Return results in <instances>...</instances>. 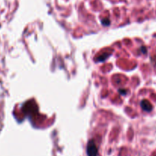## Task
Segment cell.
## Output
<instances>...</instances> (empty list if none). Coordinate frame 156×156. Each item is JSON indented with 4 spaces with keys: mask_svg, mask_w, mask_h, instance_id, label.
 Returning <instances> with one entry per match:
<instances>
[{
    "mask_svg": "<svg viewBox=\"0 0 156 156\" xmlns=\"http://www.w3.org/2000/svg\"><path fill=\"white\" fill-rule=\"evenodd\" d=\"M102 24L104 25H110V20H103L102 21Z\"/></svg>",
    "mask_w": 156,
    "mask_h": 156,
    "instance_id": "obj_3",
    "label": "cell"
},
{
    "mask_svg": "<svg viewBox=\"0 0 156 156\" xmlns=\"http://www.w3.org/2000/svg\"><path fill=\"white\" fill-rule=\"evenodd\" d=\"M141 107L146 112H150L152 110V105L150 104L149 101H148L146 99H143L141 101Z\"/></svg>",
    "mask_w": 156,
    "mask_h": 156,
    "instance_id": "obj_2",
    "label": "cell"
},
{
    "mask_svg": "<svg viewBox=\"0 0 156 156\" xmlns=\"http://www.w3.org/2000/svg\"><path fill=\"white\" fill-rule=\"evenodd\" d=\"M87 152L88 156H97L98 154V149L96 144L93 140L90 141L88 142L87 149Z\"/></svg>",
    "mask_w": 156,
    "mask_h": 156,
    "instance_id": "obj_1",
    "label": "cell"
}]
</instances>
